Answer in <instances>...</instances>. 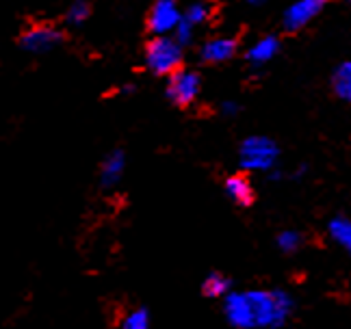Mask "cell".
<instances>
[{
  "mask_svg": "<svg viewBox=\"0 0 351 329\" xmlns=\"http://www.w3.org/2000/svg\"><path fill=\"white\" fill-rule=\"evenodd\" d=\"M254 327L278 329L287 323L293 310V299L285 291H247Z\"/></svg>",
  "mask_w": 351,
  "mask_h": 329,
  "instance_id": "1",
  "label": "cell"
},
{
  "mask_svg": "<svg viewBox=\"0 0 351 329\" xmlns=\"http://www.w3.org/2000/svg\"><path fill=\"white\" fill-rule=\"evenodd\" d=\"M145 67L154 76H171L182 70V46L173 37H154L145 46Z\"/></svg>",
  "mask_w": 351,
  "mask_h": 329,
  "instance_id": "2",
  "label": "cell"
},
{
  "mask_svg": "<svg viewBox=\"0 0 351 329\" xmlns=\"http://www.w3.org/2000/svg\"><path fill=\"white\" fill-rule=\"evenodd\" d=\"M280 156L278 145L267 136H247L239 147V160L247 171H269Z\"/></svg>",
  "mask_w": 351,
  "mask_h": 329,
  "instance_id": "3",
  "label": "cell"
},
{
  "mask_svg": "<svg viewBox=\"0 0 351 329\" xmlns=\"http://www.w3.org/2000/svg\"><path fill=\"white\" fill-rule=\"evenodd\" d=\"M61 41H63V31L59 26L48 24V22H37V24H31L26 31H22L20 48L33 54H42V52L57 48Z\"/></svg>",
  "mask_w": 351,
  "mask_h": 329,
  "instance_id": "4",
  "label": "cell"
},
{
  "mask_svg": "<svg viewBox=\"0 0 351 329\" xmlns=\"http://www.w3.org/2000/svg\"><path fill=\"white\" fill-rule=\"evenodd\" d=\"M202 91V78L193 70H178L176 74L169 76L167 80V98L176 106H189L197 100V95Z\"/></svg>",
  "mask_w": 351,
  "mask_h": 329,
  "instance_id": "5",
  "label": "cell"
},
{
  "mask_svg": "<svg viewBox=\"0 0 351 329\" xmlns=\"http://www.w3.org/2000/svg\"><path fill=\"white\" fill-rule=\"evenodd\" d=\"M182 13L178 5L171 0H158L152 5L150 13H147V31L154 37H169V33L176 31V26L180 24Z\"/></svg>",
  "mask_w": 351,
  "mask_h": 329,
  "instance_id": "6",
  "label": "cell"
},
{
  "mask_svg": "<svg viewBox=\"0 0 351 329\" xmlns=\"http://www.w3.org/2000/svg\"><path fill=\"white\" fill-rule=\"evenodd\" d=\"M323 9L321 0H300V3L291 5L285 11V18H282V24H285V31L295 33L304 29V26L313 20L315 16H319Z\"/></svg>",
  "mask_w": 351,
  "mask_h": 329,
  "instance_id": "7",
  "label": "cell"
},
{
  "mask_svg": "<svg viewBox=\"0 0 351 329\" xmlns=\"http://www.w3.org/2000/svg\"><path fill=\"white\" fill-rule=\"evenodd\" d=\"M226 317L228 323L237 329H256L254 327V317H252V308L245 293H230L226 297Z\"/></svg>",
  "mask_w": 351,
  "mask_h": 329,
  "instance_id": "8",
  "label": "cell"
},
{
  "mask_svg": "<svg viewBox=\"0 0 351 329\" xmlns=\"http://www.w3.org/2000/svg\"><path fill=\"white\" fill-rule=\"evenodd\" d=\"M239 48V41L232 37H215L208 39L204 46L199 48V59L204 63H223L230 61Z\"/></svg>",
  "mask_w": 351,
  "mask_h": 329,
  "instance_id": "9",
  "label": "cell"
},
{
  "mask_svg": "<svg viewBox=\"0 0 351 329\" xmlns=\"http://www.w3.org/2000/svg\"><path fill=\"white\" fill-rule=\"evenodd\" d=\"M126 167V154L124 149H113L104 156L102 164H100V186L102 188H111L121 180V173H124Z\"/></svg>",
  "mask_w": 351,
  "mask_h": 329,
  "instance_id": "10",
  "label": "cell"
},
{
  "mask_svg": "<svg viewBox=\"0 0 351 329\" xmlns=\"http://www.w3.org/2000/svg\"><path fill=\"white\" fill-rule=\"evenodd\" d=\"M226 193H228V197H230L239 206H252L254 197H256L250 178L241 175V173L228 178V180H226Z\"/></svg>",
  "mask_w": 351,
  "mask_h": 329,
  "instance_id": "11",
  "label": "cell"
},
{
  "mask_svg": "<svg viewBox=\"0 0 351 329\" xmlns=\"http://www.w3.org/2000/svg\"><path fill=\"white\" fill-rule=\"evenodd\" d=\"M278 48H280V44H278V39L276 37H263V39H258L256 44L247 50V61L250 63H254V65H265L267 61H271L276 54H278Z\"/></svg>",
  "mask_w": 351,
  "mask_h": 329,
  "instance_id": "12",
  "label": "cell"
},
{
  "mask_svg": "<svg viewBox=\"0 0 351 329\" xmlns=\"http://www.w3.org/2000/svg\"><path fill=\"white\" fill-rule=\"evenodd\" d=\"M332 87L341 100L351 102V61H345L336 67V72L332 76Z\"/></svg>",
  "mask_w": 351,
  "mask_h": 329,
  "instance_id": "13",
  "label": "cell"
},
{
  "mask_svg": "<svg viewBox=\"0 0 351 329\" xmlns=\"http://www.w3.org/2000/svg\"><path fill=\"white\" fill-rule=\"evenodd\" d=\"M330 236L339 243L341 247H345V252L351 256V219L347 217H336L328 226Z\"/></svg>",
  "mask_w": 351,
  "mask_h": 329,
  "instance_id": "14",
  "label": "cell"
},
{
  "mask_svg": "<svg viewBox=\"0 0 351 329\" xmlns=\"http://www.w3.org/2000/svg\"><path fill=\"white\" fill-rule=\"evenodd\" d=\"M91 16V5L85 3V0H76V3H72L70 7L65 9L63 13V22L67 26H80L85 24Z\"/></svg>",
  "mask_w": 351,
  "mask_h": 329,
  "instance_id": "15",
  "label": "cell"
},
{
  "mask_svg": "<svg viewBox=\"0 0 351 329\" xmlns=\"http://www.w3.org/2000/svg\"><path fill=\"white\" fill-rule=\"evenodd\" d=\"M204 295L206 297H228V291H230V280H228L226 276H221V273H210V276L204 280Z\"/></svg>",
  "mask_w": 351,
  "mask_h": 329,
  "instance_id": "16",
  "label": "cell"
},
{
  "mask_svg": "<svg viewBox=\"0 0 351 329\" xmlns=\"http://www.w3.org/2000/svg\"><path fill=\"white\" fill-rule=\"evenodd\" d=\"M119 329H150V312L145 308L130 310L119 323Z\"/></svg>",
  "mask_w": 351,
  "mask_h": 329,
  "instance_id": "17",
  "label": "cell"
},
{
  "mask_svg": "<svg viewBox=\"0 0 351 329\" xmlns=\"http://www.w3.org/2000/svg\"><path fill=\"white\" fill-rule=\"evenodd\" d=\"M182 18L186 22H191L193 26L202 24V22H206L210 18V7L204 5V3H195V5H189V9L182 13Z\"/></svg>",
  "mask_w": 351,
  "mask_h": 329,
  "instance_id": "18",
  "label": "cell"
},
{
  "mask_svg": "<svg viewBox=\"0 0 351 329\" xmlns=\"http://www.w3.org/2000/svg\"><path fill=\"white\" fill-rule=\"evenodd\" d=\"M278 247L287 254L297 252L302 247V234H297V232H293V230L282 232V234L278 236Z\"/></svg>",
  "mask_w": 351,
  "mask_h": 329,
  "instance_id": "19",
  "label": "cell"
},
{
  "mask_svg": "<svg viewBox=\"0 0 351 329\" xmlns=\"http://www.w3.org/2000/svg\"><path fill=\"white\" fill-rule=\"evenodd\" d=\"M193 31H195V26L182 18V20H180V24L176 26V31H173V41H176V44H178V46H182V48H184L186 44H191Z\"/></svg>",
  "mask_w": 351,
  "mask_h": 329,
  "instance_id": "20",
  "label": "cell"
},
{
  "mask_svg": "<svg viewBox=\"0 0 351 329\" xmlns=\"http://www.w3.org/2000/svg\"><path fill=\"white\" fill-rule=\"evenodd\" d=\"M223 111H226V113H234V111H237V104H228V102H226V104H223Z\"/></svg>",
  "mask_w": 351,
  "mask_h": 329,
  "instance_id": "21",
  "label": "cell"
}]
</instances>
